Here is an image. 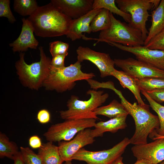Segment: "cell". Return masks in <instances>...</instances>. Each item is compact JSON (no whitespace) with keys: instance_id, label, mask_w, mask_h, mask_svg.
I'll return each instance as SVG.
<instances>
[{"instance_id":"cell-1","label":"cell","mask_w":164,"mask_h":164,"mask_svg":"<svg viewBox=\"0 0 164 164\" xmlns=\"http://www.w3.org/2000/svg\"><path fill=\"white\" fill-rule=\"evenodd\" d=\"M27 19L33 26L36 35L42 37L66 35L72 20L51 2L39 6Z\"/></svg>"},{"instance_id":"cell-2","label":"cell","mask_w":164,"mask_h":164,"mask_svg":"<svg viewBox=\"0 0 164 164\" xmlns=\"http://www.w3.org/2000/svg\"><path fill=\"white\" fill-rule=\"evenodd\" d=\"M115 93L120 98L121 103L128 114L132 117L135 122V131L130 139V144L135 145L147 143L148 136L159 128L158 116L150 111L148 105L142 106L136 102L131 103L125 99L121 91L117 90Z\"/></svg>"},{"instance_id":"cell-3","label":"cell","mask_w":164,"mask_h":164,"mask_svg":"<svg viewBox=\"0 0 164 164\" xmlns=\"http://www.w3.org/2000/svg\"><path fill=\"white\" fill-rule=\"evenodd\" d=\"M39 61L28 64L25 61L24 53L21 52L19 59L15 63L19 78L22 84L35 90L43 86L50 72L51 60L45 54L42 46L39 47Z\"/></svg>"},{"instance_id":"cell-4","label":"cell","mask_w":164,"mask_h":164,"mask_svg":"<svg viewBox=\"0 0 164 164\" xmlns=\"http://www.w3.org/2000/svg\"><path fill=\"white\" fill-rule=\"evenodd\" d=\"M81 63L77 61L67 67L58 68L50 67L49 74L43 86L48 90H55L63 92L73 89L76 81L86 80L95 76L94 73L83 72L81 70Z\"/></svg>"},{"instance_id":"cell-5","label":"cell","mask_w":164,"mask_h":164,"mask_svg":"<svg viewBox=\"0 0 164 164\" xmlns=\"http://www.w3.org/2000/svg\"><path fill=\"white\" fill-rule=\"evenodd\" d=\"M90 95L87 100L82 101L74 95H72L67 102L68 109L60 111L61 118L65 120L99 118L94 111L104 103L109 97L107 93L103 90H89L87 92Z\"/></svg>"},{"instance_id":"cell-6","label":"cell","mask_w":164,"mask_h":164,"mask_svg":"<svg viewBox=\"0 0 164 164\" xmlns=\"http://www.w3.org/2000/svg\"><path fill=\"white\" fill-rule=\"evenodd\" d=\"M111 24L109 28L101 31L98 38L87 37L84 35L82 39L85 40H94L97 42H110L129 47L144 46V41L141 32L128 24L117 19L110 12Z\"/></svg>"},{"instance_id":"cell-7","label":"cell","mask_w":164,"mask_h":164,"mask_svg":"<svg viewBox=\"0 0 164 164\" xmlns=\"http://www.w3.org/2000/svg\"><path fill=\"white\" fill-rule=\"evenodd\" d=\"M160 0H115L118 7L122 11L130 14L131 21L128 24L140 31L144 41L148 34L146 22L150 16L148 11L156 8Z\"/></svg>"},{"instance_id":"cell-8","label":"cell","mask_w":164,"mask_h":164,"mask_svg":"<svg viewBox=\"0 0 164 164\" xmlns=\"http://www.w3.org/2000/svg\"><path fill=\"white\" fill-rule=\"evenodd\" d=\"M96 121L94 118L65 120L63 122L52 125L43 135L48 142L69 141L80 131L94 127Z\"/></svg>"},{"instance_id":"cell-9","label":"cell","mask_w":164,"mask_h":164,"mask_svg":"<svg viewBox=\"0 0 164 164\" xmlns=\"http://www.w3.org/2000/svg\"><path fill=\"white\" fill-rule=\"evenodd\" d=\"M130 144V139L125 137L113 147L107 150L91 151L83 148L74 155L72 160L84 161L87 164H112L121 156Z\"/></svg>"},{"instance_id":"cell-10","label":"cell","mask_w":164,"mask_h":164,"mask_svg":"<svg viewBox=\"0 0 164 164\" xmlns=\"http://www.w3.org/2000/svg\"><path fill=\"white\" fill-rule=\"evenodd\" d=\"M115 65L135 79L149 77L164 78V70L131 57L114 59Z\"/></svg>"},{"instance_id":"cell-11","label":"cell","mask_w":164,"mask_h":164,"mask_svg":"<svg viewBox=\"0 0 164 164\" xmlns=\"http://www.w3.org/2000/svg\"><path fill=\"white\" fill-rule=\"evenodd\" d=\"M77 61L81 63L84 60H88L98 68L100 76L104 78L111 76L116 69L115 63L108 53L94 51L88 47L80 46L76 50Z\"/></svg>"},{"instance_id":"cell-12","label":"cell","mask_w":164,"mask_h":164,"mask_svg":"<svg viewBox=\"0 0 164 164\" xmlns=\"http://www.w3.org/2000/svg\"><path fill=\"white\" fill-rule=\"evenodd\" d=\"M105 43L122 50L132 53L139 60L164 70V51L151 49L144 46L129 47L110 42Z\"/></svg>"},{"instance_id":"cell-13","label":"cell","mask_w":164,"mask_h":164,"mask_svg":"<svg viewBox=\"0 0 164 164\" xmlns=\"http://www.w3.org/2000/svg\"><path fill=\"white\" fill-rule=\"evenodd\" d=\"M89 128L83 130L71 140L60 142L59 149L60 157L63 162L71 161L72 158L80 149L92 144L95 141L91 135Z\"/></svg>"},{"instance_id":"cell-14","label":"cell","mask_w":164,"mask_h":164,"mask_svg":"<svg viewBox=\"0 0 164 164\" xmlns=\"http://www.w3.org/2000/svg\"><path fill=\"white\" fill-rule=\"evenodd\" d=\"M154 140L149 143L135 145L132 148L133 155L137 160L146 159L153 164L164 161V138Z\"/></svg>"},{"instance_id":"cell-15","label":"cell","mask_w":164,"mask_h":164,"mask_svg":"<svg viewBox=\"0 0 164 164\" xmlns=\"http://www.w3.org/2000/svg\"><path fill=\"white\" fill-rule=\"evenodd\" d=\"M94 0H52L51 2L72 19L85 15L93 9Z\"/></svg>"},{"instance_id":"cell-16","label":"cell","mask_w":164,"mask_h":164,"mask_svg":"<svg viewBox=\"0 0 164 164\" xmlns=\"http://www.w3.org/2000/svg\"><path fill=\"white\" fill-rule=\"evenodd\" d=\"M22 20V25L20 34L15 40L9 44L14 53L23 52L29 48L36 49L39 43L34 36V29L31 22L27 19L23 18Z\"/></svg>"},{"instance_id":"cell-17","label":"cell","mask_w":164,"mask_h":164,"mask_svg":"<svg viewBox=\"0 0 164 164\" xmlns=\"http://www.w3.org/2000/svg\"><path fill=\"white\" fill-rule=\"evenodd\" d=\"M101 9H93L83 16L72 19L67 37L73 41L82 38L83 32L90 34L91 32L90 25L94 17Z\"/></svg>"},{"instance_id":"cell-18","label":"cell","mask_w":164,"mask_h":164,"mask_svg":"<svg viewBox=\"0 0 164 164\" xmlns=\"http://www.w3.org/2000/svg\"><path fill=\"white\" fill-rule=\"evenodd\" d=\"M127 116L111 118L105 121H101L96 123L94 128L91 130L92 136L95 138L102 136L106 132L114 133L118 130L125 129L127 126L126 120Z\"/></svg>"},{"instance_id":"cell-19","label":"cell","mask_w":164,"mask_h":164,"mask_svg":"<svg viewBox=\"0 0 164 164\" xmlns=\"http://www.w3.org/2000/svg\"><path fill=\"white\" fill-rule=\"evenodd\" d=\"M152 24L149 29L144 45L147 44L157 34L164 30V0H162L158 6L151 12Z\"/></svg>"},{"instance_id":"cell-20","label":"cell","mask_w":164,"mask_h":164,"mask_svg":"<svg viewBox=\"0 0 164 164\" xmlns=\"http://www.w3.org/2000/svg\"><path fill=\"white\" fill-rule=\"evenodd\" d=\"M111 76L117 79L124 88H127L131 91L137 100L138 104L142 106L147 105L144 102L141 96V90L135 78L122 70H118L116 69L112 73Z\"/></svg>"},{"instance_id":"cell-21","label":"cell","mask_w":164,"mask_h":164,"mask_svg":"<svg viewBox=\"0 0 164 164\" xmlns=\"http://www.w3.org/2000/svg\"><path fill=\"white\" fill-rule=\"evenodd\" d=\"M40 157L43 164H63L58 146L48 142L43 144L39 149L38 154Z\"/></svg>"},{"instance_id":"cell-22","label":"cell","mask_w":164,"mask_h":164,"mask_svg":"<svg viewBox=\"0 0 164 164\" xmlns=\"http://www.w3.org/2000/svg\"><path fill=\"white\" fill-rule=\"evenodd\" d=\"M94 112L96 116L102 115L110 119L127 116L128 114L123 105L115 99L113 100L108 105L97 108Z\"/></svg>"},{"instance_id":"cell-23","label":"cell","mask_w":164,"mask_h":164,"mask_svg":"<svg viewBox=\"0 0 164 164\" xmlns=\"http://www.w3.org/2000/svg\"><path fill=\"white\" fill-rule=\"evenodd\" d=\"M111 24L110 12L105 9H101L94 17L90 25L91 32L102 31L110 28Z\"/></svg>"},{"instance_id":"cell-24","label":"cell","mask_w":164,"mask_h":164,"mask_svg":"<svg viewBox=\"0 0 164 164\" xmlns=\"http://www.w3.org/2000/svg\"><path fill=\"white\" fill-rule=\"evenodd\" d=\"M105 9L110 12L121 17L125 21L128 23L131 21L130 14L121 10L116 5L115 0H94L93 9Z\"/></svg>"},{"instance_id":"cell-25","label":"cell","mask_w":164,"mask_h":164,"mask_svg":"<svg viewBox=\"0 0 164 164\" xmlns=\"http://www.w3.org/2000/svg\"><path fill=\"white\" fill-rule=\"evenodd\" d=\"M18 148L14 142L10 141L4 133L0 132V157H6L12 159L19 152Z\"/></svg>"},{"instance_id":"cell-26","label":"cell","mask_w":164,"mask_h":164,"mask_svg":"<svg viewBox=\"0 0 164 164\" xmlns=\"http://www.w3.org/2000/svg\"><path fill=\"white\" fill-rule=\"evenodd\" d=\"M39 6L35 0H14L13 7L15 12L22 16L32 15Z\"/></svg>"},{"instance_id":"cell-27","label":"cell","mask_w":164,"mask_h":164,"mask_svg":"<svg viewBox=\"0 0 164 164\" xmlns=\"http://www.w3.org/2000/svg\"><path fill=\"white\" fill-rule=\"evenodd\" d=\"M135 80L141 91L147 92L164 88V78L149 77Z\"/></svg>"},{"instance_id":"cell-28","label":"cell","mask_w":164,"mask_h":164,"mask_svg":"<svg viewBox=\"0 0 164 164\" xmlns=\"http://www.w3.org/2000/svg\"><path fill=\"white\" fill-rule=\"evenodd\" d=\"M141 92L149 102L150 107L158 114L159 122V128L155 131L156 133L160 136H164V106L160 104L150 97L146 93L143 91Z\"/></svg>"},{"instance_id":"cell-29","label":"cell","mask_w":164,"mask_h":164,"mask_svg":"<svg viewBox=\"0 0 164 164\" xmlns=\"http://www.w3.org/2000/svg\"><path fill=\"white\" fill-rule=\"evenodd\" d=\"M20 153L25 164H43L40 156L28 147H21Z\"/></svg>"},{"instance_id":"cell-30","label":"cell","mask_w":164,"mask_h":164,"mask_svg":"<svg viewBox=\"0 0 164 164\" xmlns=\"http://www.w3.org/2000/svg\"><path fill=\"white\" fill-rule=\"evenodd\" d=\"M68 43L61 41H56L49 44V50L52 57L58 55L65 54L68 55Z\"/></svg>"},{"instance_id":"cell-31","label":"cell","mask_w":164,"mask_h":164,"mask_svg":"<svg viewBox=\"0 0 164 164\" xmlns=\"http://www.w3.org/2000/svg\"><path fill=\"white\" fill-rule=\"evenodd\" d=\"M144 46L151 49L164 51V31L156 35Z\"/></svg>"},{"instance_id":"cell-32","label":"cell","mask_w":164,"mask_h":164,"mask_svg":"<svg viewBox=\"0 0 164 164\" xmlns=\"http://www.w3.org/2000/svg\"><path fill=\"white\" fill-rule=\"evenodd\" d=\"M9 0H0V17L8 18V21L12 23L16 21L10 7Z\"/></svg>"},{"instance_id":"cell-33","label":"cell","mask_w":164,"mask_h":164,"mask_svg":"<svg viewBox=\"0 0 164 164\" xmlns=\"http://www.w3.org/2000/svg\"><path fill=\"white\" fill-rule=\"evenodd\" d=\"M146 92L150 97L157 103L164 102V88Z\"/></svg>"},{"instance_id":"cell-34","label":"cell","mask_w":164,"mask_h":164,"mask_svg":"<svg viewBox=\"0 0 164 164\" xmlns=\"http://www.w3.org/2000/svg\"><path fill=\"white\" fill-rule=\"evenodd\" d=\"M67 55L65 54L58 55L52 57L51 65L56 68H60L65 67L64 60Z\"/></svg>"},{"instance_id":"cell-35","label":"cell","mask_w":164,"mask_h":164,"mask_svg":"<svg viewBox=\"0 0 164 164\" xmlns=\"http://www.w3.org/2000/svg\"><path fill=\"white\" fill-rule=\"evenodd\" d=\"M37 118L38 121L42 124L47 123L50 120V113L46 109L41 110L37 113Z\"/></svg>"},{"instance_id":"cell-36","label":"cell","mask_w":164,"mask_h":164,"mask_svg":"<svg viewBox=\"0 0 164 164\" xmlns=\"http://www.w3.org/2000/svg\"><path fill=\"white\" fill-rule=\"evenodd\" d=\"M29 144L30 147L33 149H39L42 145L40 138L36 135L30 137L29 139Z\"/></svg>"},{"instance_id":"cell-37","label":"cell","mask_w":164,"mask_h":164,"mask_svg":"<svg viewBox=\"0 0 164 164\" xmlns=\"http://www.w3.org/2000/svg\"><path fill=\"white\" fill-rule=\"evenodd\" d=\"M12 160L14 161L13 164H25L20 152L14 157Z\"/></svg>"},{"instance_id":"cell-38","label":"cell","mask_w":164,"mask_h":164,"mask_svg":"<svg viewBox=\"0 0 164 164\" xmlns=\"http://www.w3.org/2000/svg\"><path fill=\"white\" fill-rule=\"evenodd\" d=\"M134 164H153L150 161L144 159H137Z\"/></svg>"},{"instance_id":"cell-39","label":"cell","mask_w":164,"mask_h":164,"mask_svg":"<svg viewBox=\"0 0 164 164\" xmlns=\"http://www.w3.org/2000/svg\"><path fill=\"white\" fill-rule=\"evenodd\" d=\"M150 137L153 140L159 138H164V136H160L157 135L155 131L151 135H149Z\"/></svg>"},{"instance_id":"cell-40","label":"cell","mask_w":164,"mask_h":164,"mask_svg":"<svg viewBox=\"0 0 164 164\" xmlns=\"http://www.w3.org/2000/svg\"><path fill=\"white\" fill-rule=\"evenodd\" d=\"M122 159L123 157L121 156L115 161L112 164H123Z\"/></svg>"},{"instance_id":"cell-41","label":"cell","mask_w":164,"mask_h":164,"mask_svg":"<svg viewBox=\"0 0 164 164\" xmlns=\"http://www.w3.org/2000/svg\"><path fill=\"white\" fill-rule=\"evenodd\" d=\"M65 164H73L71 162V161H68L66 162Z\"/></svg>"},{"instance_id":"cell-42","label":"cell","mask_w":164,"mask_h":164,"mask_svg":"<svg viewBox=\"0 0 164 164\" xmlns=\"http://www.w3.org/2000/svg\"><path fill=\"white\" fill-rule=\"evenodd\" d=\"M158 164H164V161Z\"/></svg>"},{"instance_id":"cell-43","label":"cell","mask_w":164,"mask_h":164,"mask_svg":"<svg viewBox=\"0 0 164 164\" xmlns=\"http://www.w3.org/2000/svg\"><path fill=\"white\" fill-rule=\"evenodd\" d=\"M123 164H124V163H123Z\"/></svg>"},{"instance_id":"cell-44","label":"cell","mask_w":164,"mask_h":164,"mask_svg":"<svg viewBox=\"0 0 164 164\" xmlns=\"http://www.w3.org/2000/svg\"></svg>"}]
</instances>
